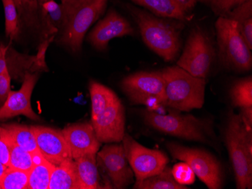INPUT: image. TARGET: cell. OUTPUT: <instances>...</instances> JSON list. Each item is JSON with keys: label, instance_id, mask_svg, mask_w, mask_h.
<instances>
[{"label": "cell", "instance_id": "74e56055", "mask_svg": "<svg viewBox=\"0 0 252 189\" xmlns=\"http://www.w3.org/2000/svg\"><path fill=\"white\" fill-rule=\"evenodd\" d=\"M64 1H79V0H62L61 2H64Z\"/></svg>", "mask_w": 252, "mask_h": 189}, {"label": "cell", "instance_id": "d6a6232c", "mask_svg": "<svg viewBox=\"0 0 252 189\" xmlns=\"http://www.w3.org/2000/svg\"><path fill=\"white\" fill-rule=\"evenodd\" d=\"M9 158L10 154L8 146L3 139L0 136V162H2L8 167Z\"/></svg>", "mask_w": 252, "mask_h": 189}, {"label": "cell", "instance_id": "7402d4cb", "mask_svg": "<svg viewBox=\"0 0 252 189\" xmlns=\"http://www.w3.org/2000/svg\"><path fill=\"white\" fill-rule=\"evenodd\" d=\"M0 136L3 139L9 150V165L8 167L30 173L36 163V157L20 147L0 128Z\"/></svg>", "mask_w": 252, "mask_h": 189}, {"label": "cell", "instance_id": "1f68e13d", "mask_svg": "<svg viewBox=\"0 0 252 189\" xmlns=\"http://www.w3.org/2000/svg\"><path fill=\"white\" fill-rule=\"evenodd\" d=\"M11 76L8 70L0 73V107H2L11 91Z\"/></svg>", "mask_w": 252, "mask_h": 189}, {"label": "cell", "instance_id": "603a6c76", "mask_svg": "<svg viewBox=\"0 0 252 189\" xmlns=\"http://www.w3.org/2000/svg\"><path fill=\"white\" fill-rule=\"evenodd\" d=\"M92 101V119L97 118L104 110L118 100L117 94L111 89L97 81H92L89 84Z\"/></svg>", "mask_w": 252, "mask_h": 189}, {"label": "cell", "instance_id": "7a4b0ae2", "mask_svg": "<svg viewBox=\"0 0 252 189\" xmlns=\"http://www.w3.org/2000/svg\"><path fill=\"white\" fill-rule=\"evenodd\" d=\"M165 81L164 106L188 112L205 103L206 80L195 77L178 66L160 70Z\"/></svg>", "mask_w": 252, "mask_h": 189}, {"label": "cell", "instance_id": "ab89813d", "mask_svg": "<svg viewBox=\"0 0 252 189\" xmlns=\"http://www.w3.org/2000/svg\"><path fill=\"white\" fill-rule=\"evenodd\" d=\"M0 53H1V46H0Z\"/></svg>", "mask_w": 252, "mask_h": 189}, {"label": "cell", "instance_id": "52a82bcc", "mask_svg": "<svg viewBox=\"0 0 252 189\" xmlns=\"http://www.w3.org/2000/svg\"><path fill=\"white\" fill-rule=\"evenodd\" d=\"M215 57V49L207 32L196 26L189 32L177 66L195 77L206 79Z\"/></svg>", "mask_w": 252, "mask_h": 189}, {"label": "cell", "instance_id": "5b68a950", "mask_svg": "<svg viewBox=\"0 0 252 189\" xmlns=\"http://www.w3.org/2000/svg\"><path fill=\"white\" fill-rule=\"evenodd\" d=\"M215 29L219 61L223 68L238 73L250 71L252 50L238 30L236 22L219 17L215 22Z\"/></svg>", "mask_w": 252, "mask_h": 189}, {"label": "cell", "instance_id": "d6986e66", "mask_svg": "<svg viewBox=\"0 0 252 189\" xmlns=\"http://www.w3.org/2000/svg\"><path fill=\"white\" fill-rule=\"evenodd\" d=\"M49 189H79L76 163L73 159L65 161L55 166Z\"/></svg>", "mask_w": 252, "mask_h": 189}, {"label": "cell", "instance_id": "f546056e", "mask_svg": "<svg viewBox=\"0 0 252 189\" xmlns=\"http://www.w3.org/2000/svg\"><path fill=\"white\" fill-rule=\"evenodd\" d=\"M171 173L177 183L182 186H188L193 184L196 179V175L190 166L185 162H181L175 164L171 169Z\"/></svg>", "mask_w": 252, "mask_h": 189}, {"label": "cell", "instance_id": "4316f807", "mask_svg": "<svg viewBox=\"0 0 252 189\" xmlns=\"http://www.w3.org/2000/svg\"><path fill=\"white\" fill-rule=\"evenodd\" d=\"M14 1L18 9L19 21L25 23L30 27L41 29L37 0H14Z\"/></svg>", "mask_w": 252, "mask_h": 189}, {"label": "cell", "instance_id": "836d02e7", "mask_svg": "<svg viewBox=\"0 0 252 189\" xmlns=\"http://www.w3.org/2000/svg\"><path fill=\"white\" fill-rule=\"evenodd\" d=\"M184 11L189 14L196 6L197 2H202L204 0H174Z\"/></svg>", "mask_w": 252, "mask_h": 189}, {"label": "cell", "instance_id": "277c9868", "mask_svg": "<svg viewBox=\"0 0 252 189\" xmlns=\"http://www.w3.org/2000/svg\"><path fill=\"white\" fill-rule=\"evenodd\" d=\"M143 117L148 126L165 135L217 146L212 120L196 118L192 115H162L151 110H145Z\"/></svg>", "mask_w": 252, "mask_h": 189}, {"label": "cell", "instance_id": "ac0fdd59", "mask_svg": "<svg viewBox=\"0 0 252 189\" xmlns=\"http://www.w3.org/2000/svg\"><path fill=\"white\" fill-rule=\"evenodd\" d=\"M134 3L147 8L156 16L185 21L189 19L188 13L174 0H131Z\"/></svg>", "mask_w": 252, "mask_h": 189}, {"label": "cell", "instance_id": "f35d334b", "mask_svg": "<svg viewBox=\"0 0 252 189\" xmlns=\"http://www.w3.org/2000/svg\"><path fill=\"white\" fill-rule=\"evenodd\" d=\"M0 189H2V186H1V184H0Z\"/></svg>", "mask_w": 252, "mask_h": 189}, {"label": "cell", "instance_id": "484cf974", "mask_svg": "<svg viewBox=\"0 0 252 189\" xmlns=\"http://www.w3.org/2000/svg\"><path fill=\"white\" fill-rule=\"evenodd\" d=\"M230 96L235 107L240 108L252 107V76L235 81L230 88Z\"/></svg>", "mask_w": 252, "mask_h": 189}, {"label": "cell", "instance_id": "6da1fadb", "mask_svg": "<svg viewBox=\"0 0 252 189\" xmlns=\"http://www.w3.org/2000/svg\"><path fill=\"white\" fill-rule=\"evenodd\" d=\"M126 7L138 25L144 43L165 61L175 60L181 51L185 22L160 18L129 4Z\"/></svg>", "mask_w": 252, "mask_h": 189}, {"label": "cell", "instance_id": "8d00e7d4", "mask_svg": "<svg viewBox=\"0 0 252 189\" xmlns=\"http://www.w3.org/2000/svg\"><path fill=\"white\" fill-rule=\"evenodd\" d=\"M49 0H37L38 6H39V12H40V10L42 9V6L45 2H47ZM62 0H61L62 2Z\"/></svg>", "mask_w": 252, "mask_h": 189}, {"label": "cell", "instance_id": "9a60e30c", "mask_svg": "<svg viewBox=\"0 0 252 189\" xmlns=\"http://www.w3.org/2000/svg\"><path fill=\"white\" fill-rule=\"evenodd\" d=\"M42 157L54 165L72 159L70 149L62 131L42 126H31Z\"/></svg>", "mask_w": 252, "mask_h": 189}, {"label": "cell", "instance_id": "3957f363", "mask_svg": "<svg viewBox=\"0 0 252 189\" xmlns=\"http://www.w3.org/2000/svg\"><path fill=\"white\" fill-rule=\"evenodd\" d=\"M224 141L233 165L236 188L252 189V130L239 115L230 112L224 130Z\"/></svg>", "mask_w": 252, "mask_h": 189}, {"label": "cell", "instance_id": "d590c367", "mask_svg": "<svg viewBox=\"0 0 252 189\" xmlns=\"http://www.w3.org/2000/svg\"><path fill=\"white\" fill-rule=\"evenodd\" d=\"M7 168H8V166H5L2 162H0V180L2 179L4 173L6 171Z\"/></svg>", "mask_w": 252, "mask_h": 189}, {"label": "cell", "instance_id": "7c38bea8", "mask_svg": "<svg viewBox=\"0 0 252 189\" xmlns=\"http://www.w3.org/2000/svg\"><path fill=\"white\" fill-rule=\"evenodd\" d=\"M134 34L135 30L131 24L117 10L111 8L107 15L89 32L88 41L94 49L103 52L107 50L112 39Z\"/></svg>", "mask_w": 252, "mask_h": 189}, {"label": "cell", "instance_id": "ba28073f", "mask_svg": "<svg viewBox=\"0 0 252 189\" xmlns=\"http://www.w3.org/2000/svg\"><path fill=\"white\" fill-rule=\"evenodd\" d=\"M108 0H79L59 42L74 53L80 52L88 29L105 12Z\"/></svg>", "mask_w": 252, "mask_h": 189}, {"label": "cell", "instance_id": "5bb4252c", "mask_svg": "<svg viewBox=\"0 0 252 189\" xmlns=\"http://www.w3.org/2000/svg\"><path fill=\"white\" fill-rule=\"evenodd\" d=\"M96 136L100 142L110 143L123 141L125 133V110L118 99L97 118L91 120Z\"/></svg>", "mask_w": 252, "mask_h": 189}, {"label": "cell", "instance_id": "cb8c5ba5", "mask_svg": "<svg viewBox=\"0 0 252 189\" xmlns=\"http://www.w3.org/2000/svg\"><path fill=\"white\" fill-rule=\"evenodd\" d=\"M55 165L39 157L29 173L28 189H49L51 176Z\"/></svg>", "mask_w": 252, "mask_h": 189}, {"label": "cell", "instance_id": "e575fe53", "mask_svg": "<svg viewBox=\"0 0 252 189\" xmlns=\"http://www.w3.org/2000/svg\"><path fill=\"white\" fill-rule=\"evenodd\" d=\"M241 114H240V117H241L242 120H243V124L246 128L252 130V107H247V108H242Z\"/></svg>", "mask_w": 252, "mask_h": 189}, {"label": "cell", "instance_id": "f1b7e54d", "mask_svg": "<svg viewBox=\"0 0 252 189\" xmlns=\"http://www.w3.org/2000/svg\"><path fill=\"white\" fill-rule=\"evenodd\" d=\"M29 173L8 167L0 180L2 189H28Z\"/></svg>", "mask_w": 252, "mask_h": 189}, {"label": "cell", "instance_id": "e0dca14e", "mask_svg": "<svg viewBox=\"0 0 252 189\" xmlns=\"http://www.w3.org/2000/svg\"><path fill=\"white\" fill-rule=\"evenodd\" d=\"M97 154H90L74 160L79 189H103L96 159Z\"/></svg>", "mask_w": 252, "mask_h": 189}, {"label": "cell", "instance_id": "8992f818", "mask_svg": "<svg viewBox=\"0 0 252 189\" xmlns=\"http://www.w3.org/2000/svg\"><path fill=\"white\" fill-rule=\"evenodd\" d=\"M174 159L188 163L196 176L210 189L223 188L224 173L220 162L210 152L203 149L182 146L177 142L167 144Z\"/></svg>", "mask_w": 252, "mask_h": 189}, {"label": "cell", "instance_id": "8fae6325", "mask_svg": "<svg viewBox=\"0 0 252 189\" xmlns=\"http://www.w3.org/2000/svg\"><path fill=\"white\" fill-rule=\"evenodd\" d=\"M123 145L128 163L134 172L135 183L158 174L169 162L164 152L144 147L127 134L123 137Z\"/></svg>", "mask_w": 252, "mask_h": 189}, {"label": "cell", "instance_id": "d4e9b609", "mask_svg": "<svg viewBox=\"0 0 252 189\" xmlns=\"http://www.w3.org/2000/svg\"><path fill=\"white\" fill-rule=\"evenodd\" d=\"M134 189H187L188 186L177 183L171 173V168L167 165L162 172L147 178L143 181L135 183Z\"/></svg>", "mask_w": 252, "mask_h": 189}, {"label": "cell", "instance_id": "4fadbf2b", "mask_svg": "<svg viewBox=\"0 0 252 189\" xmlns=\"http://www.w3.org/2000/svg\"><path fill=\"white\" fill-rule=\"evenodd\" d=\"M37 72H28L23 79L22 86L17 91H11L5 104L0 107V120L24 115L34 121L40 120L31 107V96L38 81Z\"/></svg>", "mask_w": 252, "mask_h": 189}, {"label": "cell", "instance_id": "44dd1931", "mask_svg": "<svg viewBox=\"0 0 252 189\" xmlns=\"http://www.w3.org/2000/svg\"><path fill=\"white\" fill-rule=\"evenodd\" d=\"M0 128L6 133L15 143L23 149H25L33 156L42 155L31 127L11 124L1 126Z\"/></svg>", "mask_w": 252, "mask_h": 189}, {"label": "cell", "instance_id": "ffe728a7", "mask_svg": "<svg viewBox=\"0 0 252 189\" xmlns=\"http://www.w3.org/2000/svg\"><path fill=\"white\" fill-rule=\"evenodd\" d=\"M225 18L236 22L238 30L248 47L252 50V0H246L239 4Z\"/></svg>", "mask_w": 252, "mask_h": 189}, {"label": "cell", "instance_id": "4dcf8cb0", "mask_svg": "<svg viewBox=\"0 0 252 189\" xmlns=\"http://www.w3.org/2000/svg\"><path fill=\"white\" fill-rule=\"evenodd\" d=\"M246 0H204L203 3L210 7L215 15L225 18L235 7Z\"/></svg>", "mask_w": 252, "mask_h": 189}, {"label": "cell", "instance_id": "30bf717a", "mask_svg": "<svg viewBox=\"0 0 252 189\" xmlns=\"http://www.w3.org/2000/svg\"><path fill=\"white\" fill-rule=\"evenodd\" d=\"M96 159L104 189H126L134 182L123 145H107L97 152Z\"/></svg>", "mask_w": 252, "mask_h": 189}, {"label": "cell", "instance_id": "9c48e42d", "mask_svg": "<svg viewBox=\"0 0 252 189\" xmlns=\"http://www.w3.org/2000/svg\"><path fill=\"white\" fill-rule=\"evenodd\" d=\"M121 87L134 104L147 106L151 111L164 106L165 81L160 70L130 75L123 79Z\"/></svg>", "mask_w": 252, "mask_h": 189}, {"label": "cell", "instance_id": "2e32d148", "mask_svg": "<svg viewBox=\"0 0 252 189\" xmlns=\"http://www.w3.org/2000/svg\"><path fill=\"white\" fill-rule=\"evenodd\" d=\"M62 131L73 160L98 152L101 142L91 122L73 124Z\"/></svg>", "mask_w": 252, "mask_h": 189}, {"label": "cell", "instance_id": "83f0119b", "mask_svg": "<svg viewBox=\"0 0 252 189\" xmlns=\"http://www.w3.org/2000/svg\"><path fill=\"white\" fill-rule=\"evenodd\" d=\"M2 2L5 12V35L12 40L19 31V15L14 0H2Z\"/></svg>", "mask_w": 252, "mask_h": 189}]
</instances>
